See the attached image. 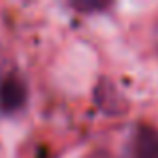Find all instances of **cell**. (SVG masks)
Returning <instances> with one entry per match:
<instances>
[{"instance_id": "cell-1", "label": "cell", "mask_w": 158, "mask_h": 158, "mask_svg": "<svg viewBox=\"0 0 158 158\" xmlns=\"http://www.w3.org/2000/svg\"><path fill=\"white\" fill-rule=\"evenodd\" d=\"M28 86L20 74H4L0 78V114H16L26 106Z\"/></svg>"}, {"instance_id": "cell-2", "label": "cell", "mask_w": 158, "mask_h": 158, "mask_svg": "<svg viewBox=\"0 0 158 158\" xmlns=\"http://www.w3.org/2000/svg\"><path fill=\"white\" fill-rule=\"evenodd\" d=\"M94 100L96 104L106 112V114H122L126 110V100L124 96L116 90V86L110 80L102 78L94 90Z\"/></svg>"}, {"instance_id": "cell-3", "label": "cell", "mask_w": 158, "mask_h": 158, "mask_svg": "<svg viewBox=\"0 0 158 158\" xmlns=\"http://www.w3.org/2000/svg\"><path fill=\"white\" fill-rule=\"evenodd\" d=\"M132 158H158V130L154 126L136 128L134 140H132Z\"/></svg>"}, {"instance_id": "cell-4", "label": "cell", "mask_w": 158, "mask_h": 158, "mask_svg": "<svg viewBox=\"0 0 158 158\" xmlns=\"http://www.w3.org/2000/svg\"><path fill=\"white\" fill-rule=\"evenodd\" d=\"M72 6L78 8V10H100V8H104L106 4L104 2H74Z\"/></svg>"}]
</instances>
